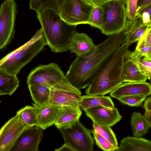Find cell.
Segmentation results:
<instances>
[{
	"instance_id": "4fadbf2b",
	"label": "cell",
	"mask_w": 151,
	"mask_h": 151,
	"mask_svg": "<svg viewBox=\"0 0 151 151\" xmlns=\"http://www.w3.org/2000/svg\"><path fill=\"white\" fill-rule=\"evenodd\" d=\"M151 94V85L146 81L123 83L110 93L111 97L117 99L125 96Z\"/></svg>"
},
{
	"instance_id": "7dc6e473",
	"label": "cell",
	"mask_w": 151,
	"mask_h": 151,
	"mask_svg": "<svg viewBox=\"0 0 151 151\" xmlns=\"http://www.w3.org/2000/svg\"></svg>"
},
{
	"instance_id": "484cf974",
	"label": "cell",
	"mask_w": 151,
	"mask_h": 151,
	"mask_svg": "<svg viewBox=\"0 0 151 151\" xmlns=\"http://www.w3.org/2000/svg\"><path fill=\"white\" fill-rule=\"evenodd\" d=\"M16 114L28 127H39L37 110L34 106H26L17 111Z\"/></svg>"
},
{
	"instance_id": "8d00e7d4",
	"label": "cell",
	"mask_w": 151,
	"mask_h": 151,
	"mask_svg": "<svg viewBox=\"0 0 151 151\" xmlns=\"http://www.w3.org/2000/svg\"><path fill=\"white\" fill-rule=\"evenodd\" d=\"M115 0H91L96 6H100L104 4L111 1ZM122 1L125 3V0H118Z\"/></svg>"
},
{
	"instance_id": "d4e9b609",
	"label": "cell",
	"mask_w": 151,
	"mask_h": 151,
	"mask_svg": "<svg viewBox=\"0 0 151 151\" xmlns=\"http://www.w3.org/2000/svg\"><path fill=\"white\" fill-rule=\"evenodd\" d=\"M130 124L134 137H142L149 132L150 128L144 115L136 111L132 115Z\"/></svg>"
},
{
	"instance_id": "5bb4252c",
	"label": "cell",
	"mask_w": 151,
	"mask_h": 151,
	"mask_svg": "<svg viewBox=\"0 0 151 151\" xmlns=\"http://www.w3.org/2000/svg\"><path fill=\"white\" fill-rule=\"evenodd\" d=\"M150 25V23H144L141 17L136 16L132 20L127 19L122 31L125 35L124 42L130 45L138 41Z\"/></svg>"
},
{
	"instance_id": "2e32d148",
	"label": "cell",
	"mask_w": 151,
	"mask_h": 151,
	"mask_svg": "<svg viewBox=\"0 0 151 151\" xmlns=\"http://www.w3.org/2000/svg\"><path fill=\"white\" fill-rule=\"evenodd\" d=\"M96 46L92 39L86 34L76 31L71 39L69 50L77 56H80L90 52Z\"/></svg>"
},
{
	"instance_id": "d6986e66",
	"label": "cell",
	"mask_w": 151,
	"mask_h": 151,
	"mask_svg": "<svg viewBox=\"0 0 151 151\" xmlns=\"http://www.w3.org/2000/svg\"><path fill=\"white\" fill-rule=\"evenodd\" d=\"M117 151H151V141L142 137L127 136L121 140Z\"/></svg>"
},
{
	"instance_id": "603a6c76",
	"label": "cell",
	"mask_w": 151,
	"mask_h": 151,
	"mask_svg": "<svg viewBox=\"0 0 151 151\" xmlns=\"http://www.w3.org/2000/svg\"><path fill=\"white\" fill-rule=\"evenodd\" d=\"M16 75L0 70V95H12L19 86Z\"/></svg>"
},
{
	"instance_id": "bcb514c9",
	"label": "cell",
	"mask_w": 151,
	"mask_h": 151,
	"mask_svg": "<svg viewBox=\"0 0 151 151\" xmlns=\"http://www.w3.org/2000/svg\"><path fill=\"white\" fill-rule=\"evenodd\" d=\"M150 24H151V22H150Z\"/></svg>"
},
{
	"instance_id": "f546056e",
	"label": "cell",
	"mask_w": 151,
	"mask_h": 151,
	"mask_svg": "<svg viewBox=\"0 0 151 151\" xmlns=\"http://www.w3.org/2000/svg\"><path fill=\"white\" fill-rule=\"evenodd\" d=\"M103 12L101 6H95L91 14L88 24L101 29L103 24Z\"/></svg>"
},
{
	"instance_id": "836d02e7",
	"label": "cell",
	"mask_w": 151,
	"mask_h": 151,
	"mask_svg": "<svg viewBox=\"0 0 151 151\" xmlns=\"http://www.w3.org/2000/svg\"><path fill=\"white\" fill-rule=\"evenodd\" d=\"M138 64L141 70L144 73L149 79L151 78V66L145 65L139 61Z\"/></svg>"
},
{
	"instance_id": "9a60e30c",
	"label": "cell",
	"mask_w": 151,
	"mask_h": 151,
	"mask_svg": "<svg viewBox=\"0 0 151 151\" xmlns=\"http://www.w3.org/2000/svg\"><path fill=\"white\" fill-rule=\"evenodd\" d=\"M32 104L37 109L39 127L45 130L55 124L62 106L50 103L43 106Z\"/></svg>"
},
{
	"instance_id": "e0dca14e",
	"label": "cell",
	"mask_w": 151,
	"mask_h": 151,
	"mask_svg": "<svg viewBox=\"0 0 151 151\" xmlns=\"http://www.w3.org/2000/svg\"><path fill=\"white\" fill-rule=\"evenodd\" d=\"M139 61L125 58L121 74L123 83L145 82L148 78L141 70L138 64Z\"/></svg>"
},
{
	"instance_id": "f6af8a7d",
	"label": "cell",
	"mask_w": 151,
	"mask_h": 151,
	"mask_svg": "<svg viewBox=\"0 0 151 151\" xmlns=\"http://www.w3.org/2000/svg\"><path fill=\"white\" fill-rule=\"evenodd\" d=\"M150 27H151V24L150 25Z\"/></svg>"
},
{
	"instance_id": "4316f807",
	"label": "cell",
	"mask_w": 151,
	"mask_h": 151,
	"mask_svg": "<svg viewBox=\"0 0 151 151\" xmlns=\"http://www.w3.org/2000/svg\"><path fill=\"white\" fill-rule=\"evenodd\" d=\"M93 127L95 131L107 140L118 148V143L116 136L110 126H105L93 122Z\"/></svg>"
},
{
	"instance_id": "4dcf8cb0",
	"label": "cell",
	"mask_w": 151,
	"mask_h": 151,
	"mask_svg": "<svg viewBox=\"0 0 151 151\" xmlns=\"http://www.w3.org/2000/svg\"><path fill=\"white\" fill-rule=\"evenodd\" d=\"M138 0H125L126 17L129 20H133L136 16Z\"/></svg>"
},
{
	"instance_id": "74e56055",
	"label": "cell",
	"mask_w": 151,
	"mask_h": 151,
	"mask_svg": "<svg viewBox=\"0 0 151 151\" xmlns=\"http://www.w3.org/2000/svg\"><path fill=\"white\" fill-rule=\"evenodd\" d=\"M144 116L149 126L151 128V111H145Z\"/></svg>"
},
{
	"instance_id": "30bf717a",
	"label": "cell",
	"mask_w": 151,
	"mask_h": 151,
	"mask_svg": "<svg viewBox=\"0 0 151 151\" xmlns=\"http://www.w3.org/2000/svg\"><path fill=\"white\" fill-rule=\"evenodd\" d=\"M28 127L16 114L9 119L0 131V151H11L17 140Z\"/></svg>"
},
{
	"instance_id": "b9f144b4",
	"label": "cell",
	"mask_w": 151,
	"mask_h": 151,
	"mask_svg": "<svg viewBox=\"0 0 151 151\" xmlns=\"http://www.w3.org/2000/svg\"><path fill=\"white\" fill-rule=\"evenodd\" d=\"M143 58L145 60L151 61V51L145 54Z\"/></svg>"
},
{
	"instance_id": "f1b7e54d",
	"label": "cell",
	"mask_w": 151,
	"mask_h": 151,
	"mask_svg": "<svg viewBox=\"0 0 151 151\" xmlns=\"http://www.w3.org/2000/svg\"><path fill=\"white\" fill-rule=\"evenodd\" d=\"M91 133L93 135L96 145L102 150L106 151L116 150L117 148L110 143L103 136L96 132L93 129Z\"/></svg>"
},
{
	"instance_id": "277c9868",
	"label": "cell",
	"mask_w": 151,
	"mask_h": 151,
	"mask_svg": "<svg viewBox=\"0 0 151 151\" xmlns=\"http://www.w3.org/2000/svg\"><path fill=\"white\" fill-rule=\"evenodd\" d=\"M47 45L41 28L27 42L1 60L0 70L17 75Z\"/></svg>"
},
{
	"instance_id": "83f0119b",
	"label": "cell",
	"mask_w": 151,
	"mask_h": 151,
	"mask_svg": "<svg viewBox=\"0 0 151 151\" xmlns=\"http://www.w3.org/2000/svg\"><path fill=\"white\" fill-rule=\"evenodd\" d=\"M147 96L136 95L125 96L119 98L118 99L122 103L132 107H143L142 104Z\"/></svg>"
},
{
	"instance_id": "ab89813d",
	"label": "cell",
	"mask_w": 151,
	"mask_h": 151,
	"mask_svg": "<svg viewBox=\"0 0 151 151\" xmlns=\"http://www.w3.org/2000/svg\"><path fill=\"white\" fill-rule=\"evenodd\" d=\"M147 12L149 13L151 16V3L148 4L143 10L140 12L139 14L136 16L140 17L142 13L143 12Z\"/></svg>"
},
{
	"instance_id": "52a82bcc",
	"label": "cell",
	"mask_w": 151,
	"mask_h": 151,
	"mask_svg": "<svg viewBox=\"0 0 151 151\" xmlns=\"http://www.w3.org/2000/svg\"><path fill=\"white\" fill-rule=\"evenodd\" d=\"M65 143L74 151H93L94 142L91 131L86 128L79 120L58 129Z\"/></svg>"
},
{
	"instance_id": "ba28073f",
	"label": "cell",
	"mask_w": 151,
	"mask_h": 151,
	"mask_svg": "<svg viewBox=\"0 0 151 151\" xmlns=\"http://www.w3.org/2000/svg\"><path fill=\"white\" fill-rule=\"evenodd\" d=\"M95 6L87 0H64L59 14L68 24H88Z\"/></svg>"
},
{
	"instance_id": "e575fe53",
	"label": "cell",
	"mask_w": 151,
	"mask_h": 151,
	"mask_svg": "<svg viewBox=\"0 0 151 151\" xmlns=\"http://www.w3.org/2000/svg\"><path fill=\"white\" fill-rule=\"evenodd\" d=\"M143 107L145 111H151V96L146 98L143 103Z\"/></svg>"
},
{
	"instance_id": "ffe728a7",
	"label": "cell",
	"mask_w": 151,
	"mask_h": 151,
	"mask_svg": "<svg viewBox=\"0 0 151 151\" xmlns=\"http://www.w3.org/2000/svg\"><path fill=\"white\" fill-rule=\"evenodd\" d=\"M51 90V104L60 106L79 105L81 96L53 88Z\"/></svg>"
},
{
	"instance_id": "3957f363",
	"label": "cell",
	"mask_w": 151,
	"mask_h": 151,
	"mask_svg": "<svg viewBox=\"0 0 151 151\" xmlns=\"http://www.w3.org/2000/svg\"><path fill=\"white\" fill-rule=\"evenodd\" d=\"M37 14L44 37L51 51L62 53L69 50L71 39L76 31V26L66 22L52 10Z\"/></svg>"
},
{
	"instance_id": "ac0fdd59",
	"label": "cell",
	"mask_w": 151,
	"mask_h": 151,
	"mask_svg": "<svg viewBox=\"0 0 151 151\" xmlns=\"http://www.w3.org/2000/svg\"><path fill=\"white\" fill-rule=\"evenodd\" d=\"M82 113L79 105L62 106L54 125L58 129L70 125L79 120Z\"/></svg>"
},
{
	"instance_id": "5b68a950",
	"label": "cell",
	"mask_w": 151,
	"mask_h": 151,
	"mask_svg": "<svg viewBox=\"0 0 151 151\" xmlns=\"http://www.w3.org/2000/svg\"><path fill=\"white\" fill-rule=\"evenodd\" d=\"M28 85L40 84L50 88L78 94L79 89L73 86L58 64L51 63L38 66L32 70L27 80Z\"/></svg>"
},
{
	"instance_id": "8fae6325",
	"label": "cell",
	"mask_w": 151,
	"mask_h": 151,
	"mask_svg": "<svg viewBox=\"0 0 151 151\" xmlns=\"http://www.w3.org/2000/svg\"><path fill=\"white\" fill-rule=\"evenodd\" d=\"M43 129L39 127H27L18 137L11 151H39L43 138Z\"/></svg>"
},
{
	"instance_id": "44dd1931",
	"label": "cell",
	"mask_w": 151,
	"mask_h": 151,
	"mask_svg": "<svg viewBox=\"0 0 151 151\" xmlns=\"http://www.w3.org/2000/svg\"><path fill=\"white\" fill-rule=\"evenodd\" d=\"M79 106L84 111L90 108L100 106L111 110L115 107L111 98L103 95L91 96L86 95L81 96Z\"/></svg>"
},
{
	"instance_id": "f35d334b",
	"label": "cell",
	"mask_w": 151,
	"mask_h": 151,
	"mask_svg": "<svg viewBox=\"0 0 151 151\" xmlns=\"http://www.w3.org/2000/svg\"><path fill=\"white\" fill-rule=\"evenodd\" d=\"M56 151H74L73 149L68 145L64 143V144L60 148L55 150Z\"/></svg>"
},
{
	"instance_id": "ee69618b",
	"label": "cell",
	"mask_w": 151,
	"mask_h": 151,
	"mask_svg": "<svg viewBox=\"0 0 151 151\" xmlns=\"http://www.w3.org/2000/svg\"><path fill=\"white\" fill-rule=\"evenodd\" d=\"M150 84L151 85V79L150 80Z\"/></svg>"
},
{
	"instance_id": "7bdbcfd3",
	"label": "cell",
	"mask_w": 151,
	"mask_h": 151,
	"mask_svg": "<svg viewBox=\"0 0 151 151\" xmlns=\"http://www.w3.org/2000/svg\"><path fill=\"white\" fill-rule=\"evenodd\" d=\"M89 2H90L91 4H92L93 6H94L95 7L96 6L93 3L92 1L91 0H87Z\"/></svg>"
},
{
	"instance_id": "d6a6232c",
	"label": "cell",
	"mask_w": 151,
	"mask_h": 151,
	"mask_svg": "<svg viewBox=\"0 0 151 151\" xmlns=\"http://www.w3.org/2000/svg\"><path fill=\"white\" fill-rule=\"evenodd\" d=\"M150 3L151 0H138L136 16L139 14L143 9Z\"/></svg>"
},
{
	"instance_id": "7402d4cb",
	"label": "cell",
	"mask_w": 151,
	"mask_h": 151,
	"mask_svg": "<svg viewBox=\"0 0 151 151\" xmlns=\"http://www.w3.org/2000/svg\"><path fill=\"white\" fill-rule=\"evenodd\" d=\"M28 87L35 103L39 106H43L50 103L51 88L40 84L29 85Z\"/></svg>"
},
{
	"instance_id": "6da1fadb",
	"label": "cell",
	"mask_w": 151,
	"mask_h": 151,
	"mask_svg": "<svg viewBox=\"0 0 151 151\" xmlns=\"http://www.w3.org/2000/svg\"><path fill=\"white\" fill-rule=\"evenodd\" d=\"M124 37L123 32L109 36L90 52L77 56L65 75L71 85L79 90L88 86L106 62L124 42Z\"/></svg>"
},
{
	"instance_id": "7a4b0ae2",
	"label": "cell",
	"mask_w": 151,
	"mask_h": 151,
	"mask_svg": "<svg viewBox=\"0 0 151 151\" xmlns=\"http://www.w3.org/2000/svg\"><path fill=\"white\" fill-rule=\"evenodd\" d=\"M129 45L124 42L110 57L86 90V95H104L111 93L123 83L122 70Z\"/></svg>"
},
{
	"instance_id": "7c38bea8",
	"label": "cell",
	"mask_w": 151,
	"mask_h": 151,
	"mask_svg": "<svg viewBox=\"0 0 151 151\" xmlns=\"http://www.w3.org/2000/svg\"><path fill=\"white\" fill-rule=\"evenodd\" d=\"M84 111L93 122L105 126H113L122 117L116 107L111 110L100 106L90 108Z\"/></svg>"
},
{
	"instance_id": "1f68e13d",
	"label": "cell",
	"mask_w": 151,
	"mask_h": 151,
	"mask_svg": "<svg viewBox=\"0 0 151 151\" xmlns=\"http://www.w3.org/2000/svg\"><path fill=\"white\" fill-rule=\"evenodd\" d=\"M151 46V27H150L138 41L135 49L139 50Z\"/></svg>"
},
{
	"instance_id": "d590c367",
	"label": "cell",
	"mask_w": 151,
	"mask_h": 151,
	"mask_svg": "<svg viewBox=\"0 0 151 151\" xmlns=\"http://www.w3.org/2000/svg\"><path fill=\"white\" fill-rule=\"evenodd\" d=\"M142 19V21L144 24L150 23L151 16L150 14L147 12H143L141 17Z\"/></svg>"
},
{
	"instance_id": "cb8c5ba5",
	"label": "cell",
	"mask_w": 151,
	"mask_h": 151,
	"mask_svg": "<svg viewBox=\"0 0 151 151\" xmlns=\"http://www.w3.org/2000/svg\"><path fill=\"white\" fill-rule=\"evenodd\" d=\"M64 0H30L29 8L37 13L48 9L52 10L59 14Z\"/></svg>"
},
{
	"instance_id": "8992f818",
	"label": "cell",
	"mask_w": 151,
	"mask_h": 151,
	"mask_svg": "<svg viewBox=\"0 0 151 151\" xmlns=\"http://www.w3.org/2000/svg\"><path fill=\"white\" fill-rule=\"evenodd\" d=\"M100 6L102 9L103 18L101 32L109 36L122 32L127 20L125 3L115 0Z\"/></svg>"
},
{
	"instance_id": "9c48e42d",
	"label": "cell",
	"mask_w": 151,
	"mask_h": 151,
	"mask_svg": "<svg viewBox=\"0 0 151 151\" xmlns=\"http://www.w3.org/2000/svg\"><path fill=\"white\" fill-rule=\"evenodd\" d=\"M14 0H6L0 9V49L5 50L14 37L15 24L17 13Z\"/></svg>"
},
{
	"instance_id": "60d3db41",
	"label": "cell",
	"mask_w": 151,
	"mask_h": 151,
	"mask_svg": "<svg viewBox=\"0 0 151 151\" xmlns=\"http://www.w3.org/2000/svg\"><path fill=\"white\" fill-rule=\"evenodd\" d=\"M139 62L145 65L151 66V61L145 60L142 58L140 59Z\"/></svg>"
}]
</instances>
